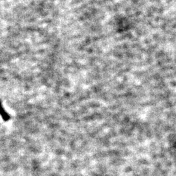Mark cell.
Listing matches in <instances>:
<instances>
[{
  "instance_id": "6da1fadb",
  "label": "cell",
  "mask_w": 176,
  "mask_h": 176,
  "mask_svg": "<svg viewBox=\"0 0 176 176\" xmlns=\"http://www.w3.org/2000/svg\"><path fill=\"white\" fill-rule=\"evenodd\" d=\"M0 115H1L3 120L5 122L8 121L10 119V117L9 115L5 112V109L3 108L1 100H0Z\"/></svg>"
}]
</instances>
